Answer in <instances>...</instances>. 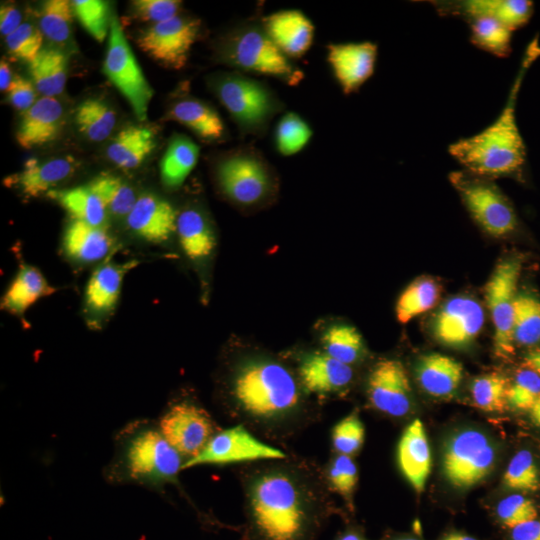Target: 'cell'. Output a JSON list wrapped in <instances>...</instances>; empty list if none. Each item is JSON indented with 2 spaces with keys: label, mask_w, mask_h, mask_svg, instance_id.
<instances>
[{
  "label": "cell",
  "mask_w": 540,
  "mask_h": 540,
  "mask_svg": "<svg viewBox=\"0 0 540 540\" xmlns=\"http://www.w3.org/2000/svg\"><path fill=\"white\" fill-rule=\"evenodd\" d=\"M286 459L245 470L243 540H316L333 513L325 478Z\"/></svg>",
  "instance_id": "cell-1"
},
{
  "label": "cell",
  "mask_w": 540,
  "mask_h": 540,
  "mask_svg": "<svg viewBox=\"0 0 540 540\" xmlns=\"http://www.w3.org/2000/svg\"><path fill=\"white\" fill-rule=\"evenodd\" d=\"M230 404L238 418L270 436L287 435L307 423V393L285 364L248 355L234 364L228 380Z\"/></svg>",
  "instance_id": "cell-2"
},
{
  "label": "cell",
  "mask_w": 540,
  "mask_h": 540,
  "mask_svg": "<svg viewBox=\"0 0 540 540\" xmlns=\"http://www.w3.org/2000/svg\"><path fill=\"white\" fill-rule=\"evenodd\" d=\"M540 56L538 37L528 45L507 103L486 129L451 144L448 151L466 171L486 178L517 176L526 163V147L515 117V103L523 77Z\"/></svg>",
  "instance_id": "cell-3"
},
{
  "label": "cell",
  "mask_w": 540,
  "mask_h": 540,
  "mask_svg": "<svg viewBox=\"0 0 540 540\" xmlns=\"http://www.w3.org/2000/svg\"><path fill=\"white\" fill-rule=\"evenodd\" d=\"M216 60L245 74L272 77L289 86L304 79L303 70L284 55L264 30L261 20H244L214 45Z\"/></svg>",
  "instance_id": "cell-4"
},
{
  "label": "cell",
  "mask_w": 540,
  "mask_h": 540,
  "mask_svg": "<svg viewBox=\"0 0 540 540\" xmlns=\"http://www.w3.org/2000/svg\"><path fill=\"white\" fill-rule=\"evenodd\" d=\"M208 85L244 136H264L285 109L267 83L239 71L215 73Z\"/></svg>",
  "instance_id": "cell-5"
},
{
  "label": "cell",
  "mask_w": 540,
  "mask_h": 540,
  "mask_svg": "<svg viewBox=\"0 0 540 540\" xmlns=\"http://www.w3.org/2000/svg\"><path fill=\"white\" fill-rule=\"evenodd\" d=\"M214 175L221 193L233 204L251 209L267 204L277 191V176L264 154L244 144L220 155Z\"/></svg>",
  "instance_id": "cell-6"
},
{
  "label": "cell",
  "mask_w": 540,
  "mask_h": 540,
  "mask_svg": "<svg viewBox=\"0 0 540 540\" xmlns=\"http://www.w3.org/2000/svg\"><path fill=\"white\" fill-rule=\"evenodd\" d=\"M468 171L453 172L450 181L474 221L489 235L504 237L518 227L516 212L499 188Z\"/></svg>",
  "instance_id": "cell-7"
},
{
  "label": "cell",
  "mask_w": 540,
  "mask_h": 540,
  "mask_svg": "<svg viewBox=\"0 0 540 540\" xmlns=\"http://www.w3.org/2000/svg\"><path fill=\"white\" fill-rule=\"evenodd\" d=\"M103 72L127 100L138 120L145 121L154 91L146 79L115 14L108 35Z\"/></svg>",
  "instance_id": "cell-8"
},
{
  "label": "cell",
  "mask_w": 540,
  "mask_h": 540,
  "mask_svg": "<svg viewBox=\"0 0 540 540\" xmlns=\"http://www.w3.org/2000/svg\"><path fill=\"white\" fill-rule=\"evenodd\" d=\"M496 450L480 430L468 428L453 434L442 456L443 474L457 489H468L483 481L493 470Z\"/></svg>",
  "instance_id": "cell-9"
},
{
  "label": "cell",
  "mask_w": 540,
  "mask_h": 540,
  "mask_svg": "<svg viewBox=\"0 0 540 540\" xmlns=\"http://www.w3.org/2000/svg\"><path fill=\"white\" fill-rule=\"evenodd\" d=\"M201 30L202 23L199 18L180 14L142 30L137 36L136 44L142 52L163 67L180 70L187 64Z\"/></svg>",
  "instance_id": "cell-10"
},
{
  "label": "cell",
  "mask_w": 540,
  "mask_h": 540,
  "mask_svg": "<svg viewBox=\"0 0 540 540\" xmlns=\"http://www.w3.org/2000/svg\"><path fill=\"white\" fill-rule=\"evenodd\" d=\"M520 273L519 259H504L495 267L485 288L486 301L494 326V353L500 359H509L515 353L513 319Z\"/></svg>",
  "instance_id": "cell-11"
},
{
  "label": "cell",
  "mask_w": 540,
  "mask_h": 540,
  "mask_svg": "<svg viewBox=\"0 0 540 540\" xmlns=\"http://www.w3.org/2000/svg\"><path fill=\"white\" fill-rule=\"evenodd\" d=\"M287 455L253 436L243 425L223 430L209 440L205 448L183 464V469L201 464L285 459Z\"/></svg>",
  "instance_id": "cell-12"
},
{
  "label": "cell",
  "mask_w": 540,
  "mask_h": 540,
  "mask_svg": "<svg viewBox=\"0 0 540 540\" xmlns=\"http://www.w3.org/2000/svg\"><path fill=\"white\" fill-rule=\"evenodd\" d=\"M181 454L156 430H145L129 443L126 462L132 476L171 480L183 469Z\"/></svg>",
  "instance_id": "cell-13"
},
{
  "label": "cell",
  "mask_w": 540,
  "mask_h": 540,
  "mask_svg": "<svg viewBox=\"0 0 540 540\" xmlns=\"http://www.w3.org/2000/svg\"><path fill=\"white\" fill-rule=\"evenodd\" d=\"M213 431V423L207 412L189 402L173 405L160 421V432L188 460L205 448Z\"/></svg>",
  "instance_id": "cell-14"
},
{
  "label": "cell",
  "mask_w": 540,
  "mask_h": 540,
  "mask_svg": "<svg viewBox=\"0 0 540 540\" xmlns=\"http://www.w3.org/2000/svg\"><path fill=\"white\" fill-rule=\"evenodd\" d=\"M367 397L377 411L402 417L412 408V388L408 373L399 360L378 361L367 379Z\"/></svg>",
  "instance_id": "cell-15"
},
{
  "label": "cell",
  "mask_w": 540,
  "mask_h": 540,
  "mask_svg": "<svg viewBox=\"0 0 540 540\" xmlns=\"http://www.w3.org/2000/svg\"><path fill=\"white\" fill-rule=\"evenodd\" d=\"M482 306L468 296H456L446 301L435 314L433 335L441 344L463 348L470 345L484 325Z\"/></svg>",
  "instance_id": "cell-16"
},
{
  "label": "cell",
  "mask_w": 540,
  "mask_h": 540,
  "mask_svg": "<svg viewBox=\"0 0 540 540\" xmlns=\"http://www.w3.org/2000/svg\"><path fill=\"white\" fill-rule=\"evenodd\" d=\"M137 265L136 260L125 263L105 261L92 272L84 290V313L88 325L100 328L113 314L124 277Z\"/></svg>",
  "instance_id": "cell-17"
},
{
  "label": "cell",
  "mask_w": 540,
  "mask_h": 540,
  "mask_svg": "<svg viewBox=\"0 0 540 540\" xmlns=\"http://www.w3.org/2000/svg\"><path fill=\"white\" fill-rule=\"evenodd\" d=\"M326 59L345 95L357 92L373 75L378 47L370 41L330 43Z\"/></svg>",
  "instance_id": "cell-18"
},
{
  "label": "cell",
  "mask_w": 540,
  "mask_h": 540,
  "mask_svg": "<svg viewBox=\"0 0 540 540\" xmlns=\"http://www.w3.org/2000/svg\"><path fill=\"white\" fill-rule=\"evenodd\" d=\"M296 375L308 395L327 397L345 392L353 381L354 371L352 366L323 351H314L299 358Z\"/></svg>",
  "instance_id": "cell-19"
},
{
  "label": "cell",
  "mask_w": 540,
  "mask_h": 540,
  "mask_svg": "<svg viewBox=\"0 0 540 540\" xmlns=\"http://www.w3.org/2000/svg\"><path fill=\"white\" fill-rule=\"evenodd\" d=\"M178 212L166 199L151 192L138 195L127 215L128 229L140 239L161 244L176 233Z\"/></svg>",
  "instance_id": "cell-20"
},
{
  "label": "cell",
  "mask_w": 540,
  "mask_h": 540,
  "mask_svg": "<svg viewBox=\"0 0 540 540\" xmlns=\"http://www.w3.org/2000/svg\"><path fill=\"white\" fill-rule=\"evenodd\" d=\"M430 3L440 15L458 16L466 21L492 18L511 31L526 25L533 13V3L527 0H440Z\"/></svg>",
  "instance_id": "cell-21"
},
{
  "label": "cell",
  "mask_w": 540,
  "mask_h": 540,
  "mask_svg": "<svg viewBox=\"0 0 540 540\" xmlns=\"http://www.w3.org/2000/svg\"><path fill=\"white\" fill-rule=\"evenodd\" d=\"M78 164L71 155L38 160L28 159L23 169L4 179L7 187H13L26 197L37 198L56 189L58 185L69 179L76 171Z\"/></svg>",
  "instance_id": "cell-22"
},
{
  "label": "cell",
  "mask_w": 540,
  "mask_h": 540,
  "mask_svg": "<svg viewBox=\"0 0 540 540\" xmlns=\"http://www.w3.org/2000/svg\"><path fill=\"white\" fill-rule=\"evenodd\" d=\"M261 24L274 44L291 60L303 57L313 44L315 26L300 10L273 12L263 17Z\"/></svg>",
  "instance_id": "cell-23"
},
{
  "label": "cell",
  "mask_w": 540,
  "mask_h": 540,
  "mask_svg": "<svg viewBox=\"0 0 540 540\" xmlns=\"http://www.w3.org/2000/svg\"><path fill=\"white\" fill-rule=\"evenodd\" d=\"M64 123V107L56 97H41L22 113L17 143L24 149L41 147L54 141Z\"/></svg>",
  "instance_id": "cell-24"
},
{
  "label": "cell",
  "mask_w": 540,
  "mask_h": 540,
  "mask_svg": "<svg viewBox=\"0 0 540 540\" xmlns=\"http://www.w3.org/2000/svg\"><path fill=\"white\" fill-rule=\"evenodd\" d=\"M397 459L409 484L418 494L422 493L431 472L432 457L420 419H414L403 431L398 443Z\"/></svg>",
  "instance_id": "cell-25"
},
{
  "label": "cell",
  "mask_w": 540,
  "mask_h": 540,
  "mask_svg": "<svg viewBox=\"0 0 540 540\" xmlns=\"http://www.w3.org/2000/svg\"><path fill=\"white\" fill-rule=\"evenodd\" d=\"M115 247V240L106 227H97L73 220L67 224L62 249L68 259L78 264L105 260Z\"/></svg>",
  "instance_id": "cell-26"
},
{
  "label": "cell",
  "mask_w": 540,
  "mask_h": 540,
  "mask_svg": "<svg viewBox=\"0 0 540 540\" xmlns=\"http://www.w3.org/2000/svg\"><path fill=\"white\" fill-rule=\"evenodd\" d=\"M166 117L185 126L205 142H220L227 133L217 110L190 95L178 97L170 105Z\"/></svg>",
  "instance_id": "cell-27"
},
{
  "label": "cell",
  "mask_w": 540,
  "mask_h": 540,
  "mask_svg": "<svg viewBox=\"0 0 540 540\" xmlns=\"http://www.w3.org/2000/svg\"><path fill=\"white\" fill-rule=\"evenodd\" d=\"M415 375L419 386L427 394L448 398L456 393L461 384L463 367L452 357L430 353L417 361Z\"/></svg>",
  "instance_id": "cell-28"
},
{
  "label": "cell",
  "mask_w": 540,
  "mask_h": 540,
  "mask_svg": "<svg viewBox=\"0 0 540 540\" xmlns=\"http://www.w3.org/2000/svg\"><path fill=\"white\" fill-rule=\"evenodd\" d=\"M184 254L194 262L208 259L216 247V236L206 214L188 207L178 214L176 233Z\"/></svg>",
  "instance_id": "cell-29"
},
{
  "label": "cell",
  "mask_w": 540,
  "mask_h": 540,
  "mask_svg": "<svg viewBox=\"0 0 540 540\" xmlns=\"http://www.w3.org/2000/svg\"><path fill=\"white\" fill-rule=\"evenodd\" d=\"M56 292L35 266L22 264L1 299V309L22 317L41 298Z\"/></svg>",
  "instance_id": "cell-30"
},
{
  "label": "cell",
  "mask_w": 540,
  "mask_h": 540,
  "mask_svg": "<svg viewBox=\"0 0 540 540\" xmlns=\"http://www.w3.org/2000/svg\"><path fill=\"white\" fill-rule=\"evenodd\" d=\"M156 146L154 131L143 125H127L118 131L106 148V156L117 167H139Z\"/></svg>",
  "instance_id": "cell-31"
},
{
  "label": "cell",
  "mask_w": 540,
  "mask_h": 540,
  "mask_svg": "<svg viewBox=\"0 0 540 540\" xmlns=\"http://www.w3.org/2000/svg\"><path fill=\"white\" fill-rule=\"evenodd\" d=\"M199 146L183 134H175L169 141L160 162V179L168 190L180 188L197 165Z\"/></svg>",
  "instance_id": "cell-32"
},
{
  "label": "cell",
  "mask_w": 540,
  "mask_h": 540,
  "mask_svg": "<svg viewBox=\"0 0 540 540\" xmlns=\"http://www.w3.org/2000/svg\"><path fill=\"white\" fill-rule=\"evenodd\" d=\"M31 81L43 97L60 95L66 85L68 56L60 47H43L28 64Z\"/></svg>",
  "instance_id": "cell-33"
},
{
  "label": "cell",
  "mask_w": 540,
  "mask_h": 540,
  "mask_svg": "<svg viewBox=\"0 0 540 540\" xmlns=\"http://www.w3.org/2000/svg\"><path fill=\"white\" fill-rule=\"evenodd\" d=\"M47 196L55 200L73 220L106 227L108 213L101 199L88 184L69 189H55Z\"/></svg>",
  "instance_id": "cell-34"
},
{
  "label": "cell",
  "mask_w": 540,
  "mask_h": 540,
  "mask_svg": "<svg viewBox=\"0 0 540 540\" xmlns=\"http://www.w3.org/2000/svg\"><path fill=\"white\" fill-rule=\"evenodd\" d=\"M116 121L115 110L101 98H89L82 101L74 114L77 130L92 142H100L108 138Z\"/></svg>",
  "instance_id": "cell-35"
},
{
  "label": "cell",
  "mask_w": 540,
  "mask_h": 540,
  "mask_svg": "<svg viewBox=\"0 0 540 540\" xmlns=\"http://www.w3.org/2000/svg\"><path fill=\"white\" fill-rule=\"evenodd\" d=\"M323 352L352 366L366 355L364 340L358 330L348 324H333L321 335Z\"/></svg>",
  "instance_id": "cell-36"
},
{
  "label": "cell",
  "mask_w": 540,
  "mask_h": 540,
  "mask_svg": "<svg viewBox=\"0 0 540 540\" xmlns=\"http://www.w3.org/2000/svg\"><path fill=\"white\" fill-rule=\"evenodd\" d=\"M441 286L430 277H421L409 284L396 303V318L406 324L413 318L429 311L439 301Z\"/></svg>",
  "instance_id": "cell-37"
},
{
  "label": "cell",
  "mask_w": 540,
  "mask_h": 540,
  "mask_svg": "<svg viewBox=\"0 0 540 540\" xmlns=\"http://www.w3.org/2000/svg\"><path fill=\"white\" fill-rule=\"evenodd\" d=\"M88 185L101 199L108 215L117 218H126L138 197L132 186L112 174H99Z\"/></svg>",
  "instance_id": "cell-38"
},
{
  "label": "cell",
  "mask_w": 540,
  "mask_h": 540,
  "mask_svg": "<svg viewBox=\"0 0 540 540\" xmlns=\"http://www.w3.org/2000/svg\"><path fill=\"white\" fill-rule=\"evenodd\" d=\"M515 346L532 347L540 343V300L532 294H517L514 306Z\"/></svg>",
  "instance_id": "cell-39"
},
{
  "label": "cell",
  "mask_w": 540,
  "mask_h": 540,
  "mask_svg": "<svg viewBox=\"0 0 540 540\" xmlns=\"http://www.w3.org/2000/svg\"><path fill=\"white\" fill-rule=\"evenodd\" d=\"M313 130L299 114L288 111L278 120L274 129V146L284 156H293L302 151L310 142Z\"/></svg>",
  "instance_id": "cell-40"
},
{
  "label": "cell",
  "mask_w": 540,
  "mask_h": 540,
  "mask_svg": "<svg viewBox=\"0 0 540 540\" xmlns=\"http://www.w3.org/2000/svg\"><path fill=\"white\" fill-rule=\"evenodd\" d=\"M73 17L70 1H45L39 13V29L49 41L67 45L72 38Z\"/></svg>",
  "instance_id": "cell-41"
},
{
  "label": "cell",
  "mask_w": 540,
  "mask_h": 540,
  "mask_svg": "<svg viewBox=\"0 0 540 540\" xmlns=\"http://www.w3.org/2000/svg\"><path fill=\"white\" fill-rule=\"evenodd\" d=\"M467 22L473 45L497 57L510 54L512 31L504 24L492 18H476Z\"/></svg>",
  "instance_id": "cell-42"
},
{
  "label": "cell",
  "mask_w": 540,
  "mask_h": 540,
  "mask_svg": "<svg viewBox=\"0 0 540 540\" xmlns=\"http://www.w3.org/2000/svg\"><path fill=\"white\" fill-rule=\"evenodd\" d=\"M508 380L500 373L492 372L475 378L470 392L475 406L486 412H502L506 409Z\"/></svg>",
  "instance_id": "cell-43"
},
{
  "label": "cell",
  "mask_w": 540,
  "mask_h": 540,
  "mask_svg": "<svg viewBox=\"0 0 540 540\" xmlns=\"http://www.w3.org/2000/svg\"><path fill=\"white\" fill-rule=\"evenodd\" d=\"M74 17L82 27L98 42L109 35L114 14L110 4L102 0L71 1Z\"/></svg>",
  "instance_id": "cell-44"
},
{
  "label": "cell",
  "mask_w": 540,
  "mask_h": 540,
  "mask_svg": "<svg viewBox=\"0 0 540 540\" xmlns=\"http://www.w3.org/2000/svg\"><path fill=\"white\" fill-rule=\"evenodd\" d=\"M506 489L519 492H535L540 489V473L533 455L520 450L509 461L502 477Z\"/></svg>",
  "instance_id": "cell-45"
},
{
  "label": "cell",
  "mask_w": 540,
  "mask_h": 540,
  "mask_svg": "<svg viewBox=\"0 0 540 540\" xmlns=\"http://www.w3.org/2000/svg\"><path fill=\"white\" fill-rule=\"evenodd\" d=\"M325 481L352 508V498L358 483V468L351 456L336 454L325 470Z\"/></svg>",
  "instance_id": "cell-46"
},
{
  "label": "cell",
  "mask_w": 540,
  "mask_h": 540,
  "mask_svg": "<svg viewBox=\"0 0 540 540\" xmlns=\"http://www.w3.org/2000/svg\"><path fill=\"white\" fill-rule=\"evenodd\" d=\"M495 516L498 523L509 530L538 518L539 511L533 500L515 493L498 502L495 508Z\"/></svg>",
  "instance_id": "cell-47"
},
{
  "label": "cell",
  "mask_w": 540,
  "mask_h": 540,
  "mask_svg": "<svg viewBox=\"0 0 540 540\" xmlns=\"http://www.w3.org/2000/svg\"><path fill=\"white\" fill-rule=\"evenodd\" d=\"M41 30L30 22L22 23L14 32L5 37L8 53L16 59L33 61L43 48Z\"/></svg>",
  "instance_id": "cell-48"
},
{
  "label": "cell",
  "mask_w": 540,
  "mask_h": 540,
  "mask_svg": "<svg viewBox=\"0 0 540 540\" xmlns=\"http://www.w3.org/2000/svg\"><path fill=\"white\" fill-rule=\"evenodd\" d=\"M365 439L364 425L356 413L340 420L332 429L331 440L336 454L355 455Z\"/></svg>",
  "instance_id": "cell-49"
},
{
  "label": "cell",
  "mask_w": 540,
  "mask_h": 540,
  "mask_svg": "<svg viewBox=\"0 0 540 540\" xmlns=\"http://www.w3.org/2000/svg\"><path fill=\"white\" fill-rule=\"evenodd\" d=\"M539 398L540 375L528 369L518 371L508 388V405L517 410L529 411Z\"/></svg>",
  "instance_id": "cell-50"
},
{
  "label": "cell",
  "mask_w": 540,
  "mask_h": 540,
  "mask_svg": "<svg viewBox=\"0 0 540 540\" xmlns=\"http://www.w3.org/2000/svg\"><path fill=\"white\" fill-rule=\"evenodd\" d=\"M132 14L142 22L161 23L181 14L182 2L177 0H135Z\"/></svg>",
  "instance_id": "cell-51"
},
{
  "label": "cell",
  "mask_w": 540,
  "mask_h": 540,
  "mask_svg": "<svg viewBox=\"0 0 540 540\" xmlns=\"http://www.w3.org/2000/svg\"><path fill=\"white\" fill-rule=\"evenodd\" d=\"M36 91L31 80L15 75L6 93L10 104L23 113L37 101Z\"/></svg>",
  "instance_id": "cell-52"
},
{
  "label": "cell",
  "mask_w": 540,
  "mask_h": 540,
  "mask_svg": "<svg viewBox=\"0 0 540 540\" xmlns=\"http://www.w3.org/2000/svg\"><path fill=\"white\" fill-rule=\"evenodd\" d=\"M22 24L20 10L12 3L0 7V32L7 37Z\"/></svg>",
  "instance_id": "cell-53"
},
{
  "label": "cell",
  "mask_w": 540,
  "mask_h": 540,
  "mask_svg": "<svg viewBox=\"0 0 540 540\" xmlns=\"http://www.w3.org/2000/svg\"><path fill=\"white\" fill-rule=\"evenodd\" d=\"M508 531V540H540V517Z\"/></svg>",
  "instance_id": "cell-54"
},
{
  "label": "cell",
  "mask_w": 540,
  "mask_h": 540,
  "mask_svg": "<svg viewBox=\"0 0 540 540\" xmlns=\"http://www.w3.org/2000/svg\"><path fill=\"white\" fill-rule=\"evenodd\" d=\"M523 367L540 375V347L533 348L524 355Z\"/></svg>",
  "instance_id": "cell-55"
},
{
  "label": "cell",
  "mask_w": 540,
  "mask_h": 540,
  "mask_svg": "<svg viewBox=\"0 0 540 540\" xmlns=\"http://www.w3.org/2000/svg\"><path fill=\"white\" fill-rule=\"evenodd\" d=\"M14 76L12 75L11 66L9 62L2 58L0 61V90L1 92H7Z\"/></svg>",
  "instance_id": "cell-56"
},
{
  "label": "cell",
  "mask_w": 540,
  "mask_h": 540,
  "mask_svg": "<svg viewBox=\"0 0 540 540\" xmlns=\"http://www.w3.org/2000/svg\"><path fill=\"white\" fill-rule=\"evenodd\" d=\"M335 540H368L363 532L355 527H348L337 535Z\"/></svg>",
  "instance_id": "cell-57"
},
{
  "label": "cell",
  "mask_w": 540,
  "mask_h": 540,
  "mask_svg": "<svg viewBox=\"0 0 540 540\" xmlns=\"http://www.w3.org/2000/svg\"><path fill=\"white\" fill-rule=\"evenodd\" d=\"M440 540H478L477 538L459 531H450L443 535Z\"/></svg>",
  "instance_id": "cell-58"
},
{
  "label": "cell",
  "mask_w": 540,
  "mask_h": 540,
  "mask_svg": "<svg viewBox=\"0 0 540 540\" xmlns=\"http://www.w3.org/2000/svg\"><path fill=\"white\" fill-rule=\"evenodd\" d=\"M532 422L540 427V398L534 403V405L528 411Z\"/></svg>",
  "instance_id": "cell-59"
},
{
  "label": "cell",
  "mask_w": 540,
  "mask_h": 540,
  "mask_svg": "<svg viewBox=\"0 0 540 540\" xmlns=\"http://www.w3.org/2000/svg\"><path fill=\"white\" fill-rule=\"evenodd\" d=\"M388 540H422V539L414 535L400 534V535L392 536Z\"/></svg>",
  "instance_id": "cell-60"
}]
</instances>
